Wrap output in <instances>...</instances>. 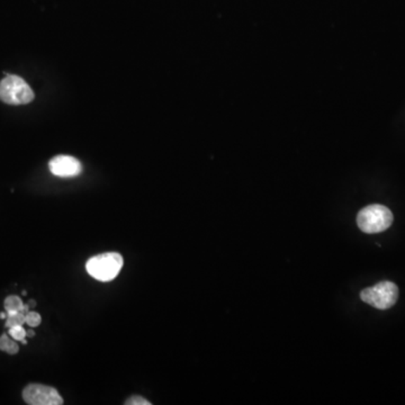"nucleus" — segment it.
<instances>
[{
	"label": "nucleus",
	"instance_id": "f257e3e1",
	"mask_svg": "<svg viewBox=\"0 0 405 405\" xmlns=\"http://www.w3.org/2000/svg\"><path fill=\"white\" fill-rule=\"evenodd\" d=\"M393 213L380 204L366 206L357 215V225L364 233H380L393 223Z\"/></svg>",
	"mask_w": 405,
	"mask_h": 405
},
{
	"label": "nucleus",
	"instance_id": "f03ea898",
	"mask_svg": "<svg viewBox=\"0 0 405 405\" xmlns=\"http://www.w3.org/2000/svg\"><path fill=\"white\" fill-rule=\"evenodd\" d=\"M123 264V257L120 253L106 252L90 258L86 264V269L93 278L107 283L117 277Z\"/></svg>",
	"mask_w": 405,
	"mask_h": 405
},
{
	"label": "nucleus",
	"instance_id": "7ed1b4c3",
	"mask_svg": "<svg viewBox=\"0 0 405 405\" xmlns=\"http://www.w3.org/2000/svg\"><path fill=\"white\" fill-rule=\"evenodd\" d=\"M34 97L33 90L20 77L8 75L0 82V101L5 104H30Z\"/></svg>",
	"mask_w": 405,
	"mask_h": 405
},
{
	"label": "nucleus",
	"instance_id": "20e7f679",
	"mask_svg": "<svg viewBox=\"0 0 405 405\" xmlns=\"http://www.w3.org/2000/svg\"><path fill=\"white\" fill-rule=\"evenodd\" d=\"M361 301L378 309H391L397 304L399 288L392 281H380L373 287H368L360 292Z\"/></svg>",
	"mask_w": 405,
	"mask_h": 405
},
{
	"label": "nucleus",
	"instance_id": "39448f33",
	"mask_svg": "<svg viewBox=\"0 0 405 405\" xmlns=\"http://www.w3.org/2000/svg\"><path fill=\"white\" fill-rule=\"evenodd\" d=\"M22 399L30 405H62L65 403L59 392L43 384H30L22 391Z\"/></svg>",
	"mask_w": 405,
	"mask_h": 405
},
{
	"label": "nucleus",
	"instance_id": "423d86ee",
	"mask_svg": "<svg viewBox=\"0 0 405 405\" xmlns=\"http://www.w3.org/2000/svg\"><path fill=\"white\" fill-rule=\"evenodd\" d=\"M49 168L54 176L60 178L77 177L82 172L80 161L71 155H56L49 163Z\"/></svg>",
	"mask_w": 405,
	"mask_h": 405
},
{
	"label": "nucleus",
	"instance_id": "0eeeda50",
	"mask_svg": "<svg viewBox=\"0 0 405 405\" xmlns=\"http://www.w3.org/2000/svg\"><path fill=\"white\" fill-rule=\"evenodd\" d=\"M0 350L8 354H16L20 352V347L17 345L16 340L11 339L8 335L4 333L0 337Z\"/></svg>",
	"mask_w": 405,
	"mask_h": 405
},
{
	"label": "nucleus",
	"instance_id": "6e6552de",
	"mask_svg": "<svg viewBox=\"0 0 405 405\" xmlns=\"http://www.w3.org/2000/svg\"><path fill=\"white\" fill-rule=\"evenodd\" d=\"M22 298L16 295L8 296L6 298L4 307H5L6 312H20L22 309Z\"/></svg>",
	"mask_w": 405,
	"mask_h": 405
},
{
	"label": "nucleus",
	"instance_id": "1a4fd4ad",
	"mask_svg": "<svg viewBox=\"0 0 405 405\" xmlns=\"http://www.w3.org/2000/svg\"><path fill=\"white\" fill-rule=\"evenodd\" d=\"M6 328H13V326H22L26 323L25 314L22 312H6Z\"/></svg>",
	"mask_w": 405,
	"mask_h": 405
},
{
	"label": "nucleus",
	"instance_id": "9d476101",
	"mask_svg": "<svg viewBox=\"0 0 405 405\" xmlns=\"http://www.w3.org/2000/svg\"><path fill=\"white\" fill-rule=\"evenodd\" d=\"M9 335H11L14 340L22 341L26 338V330L22 328V326H13L9 328Z\"/></svg>",
	"mask_w": 405,
	"mask_h": 405
},
{
	"label": "nucleus",
	"instance_id": "9b49d317",
	"mask_svg": "<svg viewBox=\"0 0 405 405\" xmlns=\"http://www.w3.org/2000/svg\"><path fill=\"white\" fill-rule=\"evenodd\" d=\"M26 324L31 328H37L42 322V318L39 313L33 312V311H30L27 314L25 315Z\"/></svg>",
	"mask_w": 405,
	"mask_h": 405
},
{
	"label": "nucleus",
	"instance_id": "f8f14e48",
	"mask_svg": "<svg viewBox=\"0 0 405 405\" xmlns=\"http://www.w3.org/2000/svg\"><path fill=\"white\" fill-rule=\"evenodd\" d=\"M125 404L127 405H151V402H149L148 399H144V397H140V395H133V397H129V399L125 401Z\"/></svg>",
	"mask_w": 405,
	"mask_h": 405
},
{
	"label": "nucleus",
	"instance_id": "ddd939ff",
	"mask_svg": "<svg viewBox=\"0 0 405 405\" xmlns=\"http://www.w3.org/2000/svg\"><path fill=\"white\" fill-rule=\"evenodd\" d=\"M20 312L22 313V314H27L28 312H30V305H28V304H24V305H22V311H20Z\"/></svg>",
	"mask_w": 405,
	"mask_h": 405
},
{
	"label": "nucleus",
	"instance_id": "4468645a",
	"mask_svg": "<svg viewBox=\"0 0 405 405\" xmlns=\"http://www.w3.org/2000/svg\"><path fill=\"white\" fill-rule=\"evenodd\" d=\"M33 338L35 337V332L33 331V330H28V331H26V338Z\"/></svg>",
	"mask_w": 405,
	"mask_h": 405
},
{
	"label": "nucleus",
	"instance_id": "2eb2a0df",
	"mask_svg": "<svg viewBox=\"0 0 405 405\" xmlns=\"http://www.w3.org/2000/svg\"><path fill=\"white\" fill-rule=\"evenodd\" d=\"M28 305H30V307H37V302L33 301V300H31V301L28 302Z\"/></svg>",
	"mask_w": 405,
	"mask_h": 405
},
{
	"label": "nucleus",
	"instance_id": "dca6fc26",
	"mask_svg": "<svg viewBox=\"0 0 405 405\" xmlns=\"http://www.w3.org/2000/svg\"><path fill=\"white\" fill-rule=\"evenodd\" d=\"M7 318V313L3 312L0 313V319H6Z\"/></svg>",
	"mask_w": 405,
	"mask_h": 405
},
{
	"label": "nucleus",
	"instance_id": "f3484780",
	"mask_svg": "<svg viewBox=\"0 0 405 405\" xmlns=\"http://www.w3.org/2000/svg\"><path fill=\"white\" fill-rule=\"evenodd\" d=\"M22 345H27V341H26V339H24V340L22 341Z\"/></svg>",
	"mask_w": 405,
	"mask_h": 405
}]
</instances>
